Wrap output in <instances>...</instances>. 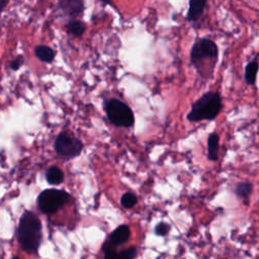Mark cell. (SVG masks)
Returning <instances> with one entry per match:
<instances>
[{
    "label": "cell",
    "mask_w": 259,
    "mask_h": 259,
    "mask_svg": "<svg viewBox=\"0 0 259 259\" xmlns=\"http://www.w3.org/2000/svg\"><path fill=\"white\" fill-rule=\"evenodd\" d=\"M219 57V48L211 38L196 39L190 51V62L202 76L212 74Z\"/></svg>",
    "instance_id": "1"
},
{
    "label": "cell",
    "mask_w": 259,
    "mask_h": 259,
    "mask_svg": "<svg viewBox=\"0 0 259 259\" xmlns=\"http://www.w3.org/2000/svg\"><path fill=\"white\" fill-rule=\"evenodd\" d=\"M42 225L37 217L32 212H25L19 220L17 240L27 252H36L41 243Z\"/></svg>",
    "instance_id": "2"
},
{
    "label": "cell",
    "mask_w": 259,
    "mask_h": 259,
    "mask_svg": "<svg viewBox=\"0 0 259 259\" xmlns=\"http://www.w3.org/2000/svg\"><path fill=\"white\" fill-rule=\"evenodd\" d=\"M222 108L221 95L215 91H209L192 104L186 117L191 123L213 121L221 112Z\"/></svg>",
    "instance_id": "3"
},
{
    "label": "cell",
    "mask_w": 259,
    "mask_h": 259,
    "mask_svg": "<svg viewBox=\"0 0 259 259\" xmlns=\"http://www.w3.org/2000/svg\"><path fill=\"white\" fill-rule=\"evenodd\" d=\"M106 112L110 122L115 127L131 128L135 124V115L131 108L118 99H110L106 104Z\"/></svg>",
    "instance_id": "4"
},
{
    "label": "cell",
    "mask_w": 259,
    "mask_h": 259,
    "mask_svg": "<svg viewBox=\"0 0 259 259\" xmlns=\"http://www.w3.org/2000/svg\"><path fill=\"white\" fill-rule=\"evenodd\" d=\"M70 198L68 192L59 189L44 190L37 197V207L44 214H54Z\"/></svg>",
    "instance_id": "5"
},
{
    "label": "cell",
    "mask_w": 259,
    "mask_h": 259,
    "mask_svg": "<svg viewBox=\"0 0 259 259\" xmlns=\"http://www.w3.org/2000/svg\"><path fill=\"white\" fill-rule=\"evenodd\" d=\"M83 145L77 138L69 136L67 134H60L56 139L55 150L56 152L64 158H73L81 153Z\"/></svg>",
    "instance_id": "6"
},
{
    "label": "cell",
    "mask_w": 259,
    "mask_h": 259,
    "mask_svg": "<svg viewBox=\"0 0 259 259\" xmlns=\"http://www.w3.org/2000/svg\"><path fill=\"white\" fill-rule=\"evenodd\" d=\"M59 6L67 15L75 17L83 11V0H59Z\"/></svg>",
    "instance_id": "7"
},
{
    "label": "cell",
    "mask_w": 259,
    "mask_h": 259,
    "mask_svg": "<svg viewBox=\"0 0 259 259\" xmlns=\"http://www.w3.org/2000/svg\"><path fill=\"white\" fill-rule=\"evenodd\" d=\"M208 0H189L188 10L186 13V21L196 22L200 18L207 6Z\"/></svg>",
    "instance_id": "8"
},
{
    "label": "cell",
    "mask_w": 259,
    "mask_h": 259,
    "mask_svg": "<svg viewBox=\"0 0 259 259\" xmlns=\"http://www.w3.org/2000/svg\"><path fill=\"white\" fill-rule=\"evenodd\" d=\"M130 237H131V230L129 226L121 225L111 234L109 241L116 247L128 242Z\"/></svg>",
    "instance_id": "9"
},
{
    "label": "cell",
    "mask_w": 259,
    "mask_h": 259,
    "mask_svg": "<svg viewBox=\"0 0 259 259\" xmlns=\"http://www.w3.org/2000/svg\"><path fill=\"white\" fill-rule=\"evenodd\" d=\"M219 142L220 137L217 133H212L208 138V159L210 161H217L219 158Z\"/></svg>",
    "instance_id": "10"
},
{
    "label": "cell",
    "mask_w": 259,
    "mask_h": 259,
    "mask_svg": "<svg viewBox=\"0 0 259 259\" xmlns=\"http://www.w3.org/2000/svg\"><path fill=\"white\" fill-rule=\"evenodd\" d=\"M258 71H259V62H258L257 58H255L254 60H252L251 62H249L247 64V66L245 68L244 78H245V81L247 84H249V85L255 84Z\"/></svg>",
    "instance_id": "11"
},
{
    "label": "cell",
    "mask_w": 259,
    "mask_h": 259,
    "mask_svg": "<svg viewBox=\"0 0 259 259\" xmlns=\"http://www.w3.org/2000/svg\"><path fill=\"white\" fill-rule=\"evenodd\" d=\"M46 177L48 183L53 185H58L60 184H62L64 181V174L62 170L56 166H53L48 170Z\"/></svg>",
    "instance_id": "12"
},
{
    "label": "cell",
    "mask_w": 259,
    "mask_h": 259,
    "mask_svg": "<svg viewBox=\"0 0 259 259\" xmlns=\"http://www.w3.org/2000/svg\"><path fill=\"white\" fill-rule=\"evenodd\" d=\"M37 57L43 62L50 63L55 58V52L47 46H38L36 48Z\"/></svg>",
    "instance_id": "13"
},
{
    "label": "cell",
    "mask_w": 259,
    "mask_h": 259,
    "mask_svg": "<svg viewBox=\"0 0 259 259\" xmlns=\"http://www.w3.org/2000/svg\"><path fill=\"white\" fill-rule=\"evenodd\" d=\"M253 189V186L250 183L244 182V183H240L238 184L235 187V193L237 196L243 198V200H246V198L249 197V195L251 194Z\"/></svg>",
    "instance_id": "14"
},
{
    "label": "cell",
    "mask_w": 259,
    "mask_h": 259,
    "mask_svg": "<svg viewBox=\"0 0 259 259\" xmlns=\"http://www.w3.org/2000/svg\"><path fill=\"white\" fill-rule=\"evenodd\" d=\"M67 31L74 37H81L85 32V25L80 21H72L67 26Z\"/></svg>",
    "instance_id": "15"
},
{
    "label": "cell",
    "mask_w": 259,
    "mask_h": 259,
    "mask_svg": "<svg viewBox=\"0 0 259 259\" xmlns=\"http://www.w3.org/2000/svg\"><path fill=\"white\" fill-rule=\"evenodd\" d=\"M137 203H138V197L135 193H132V192H127L123 194L121 198V204L126 209L134 208L137 205Z\"/></svg>",
    "instance_id": "16"
},
{
    "label": "cell",
    "mask_w": 259,
    "mask_h": 259,
    "mask_svg": "<svg viewBox=\"0 0 259 259\" xmlns=\"http://www.w3.org/2000/svg\"><path fill=\"white\" fill-rule=\"evenodd\" d=\"M103 250L105 253V258L104 259H116L117 252H116V247L112 245L110 241H107L104 246Z\"/></svg>",
    "instance_id": "17"
},
{
    "label": "cell",
    "mask_w": 259,
    "mask_h": 259,
    "mask_svg": "<svg viewBox=\"0 0 259 259\" xmlns=\"http://www.w3.org/2000/svg\"><path fill=\"white\" fill-rule=\"evenodd\" d=\"M136 256H137V249L136 247L132 246L125 250H122L121 252H118L116 259H135Z\"/></svg>",
    "instance_id": "18"
},
{
    "label": "cell",
    "mask_w": 259,
    "mask_h": 259,
    "mask_svg": "<svg viewBox=\"0 0 259 259\" xmlns=\"http://www.w3.org/2000/svg\"><path fill=\"white\" fill-rule=\"evenodd\" d=\"M170 226L166 223H159L155 227V234L158 236H165L169 233Z\"/></svg>",
    "instance_id": "19"
},
{
    "label": "cell",
    "mask_w": 259,
    "mask_h": 259,
    "mask_svg": "<svg viewBox=\"0 0 259 259\" xmlns=\"http://www.w3.org/2000/svg\"><path fill=\"white\" fill-rule=\"evenodd\" d=\"M23 63H24L23 58L19 57L18 59L13 60V61L11 62V64H10V67H11L13 70H17L19 67H21V66L23 65Z\"/></svg>",
    "instance_id": "20"
},
{
    "label": "cell",
    "mask_w": 259,
    "mask_h": 259,
    "mask_svg": "<svg viewBox=\"0 0 259 259\" xmlns=\"http://www.w3.org/2000/svg\"><path fill=\"white\" fill-rule=\"evenodd\" d=\"M7 2H8V0H0V12L4 9Z\"/></svg>",
    "instance_id": "21"
},
{
    "label": "cell",
    "mask_w": 259,
    "mask_h": 259,
    "mask_svg": "<svg viewBox=\"0 0 259 259\" xmlns=\"http://www.w3.org/2000/svg\"><path fill=\"white\" fill-rule=\"evenodd\" d=\"M101 1H103L105 4H110V5L112 4V0H101Z\"/></svg>",
    "instance_id": "22"
},
{
    "label": "cell",
    "mask_w": 259,
    "mask_h": 259,
    "mask_svg": "<svg viewBox=\"0 0 259 259\" xmlns=\"http://www.w3.org/2000/svg\"><path fill=\"white\" fill-rule=\"evenodd\" d=\"M12 259H19V258H17V257H14V258H12Z\"/></svg>",
    "instance_id": "23"
},
{
    "label": "cell",
    "mask_w": 259,
    "mask_h": 259,
    "mask_svg": "<svg viewBox=\"0 0 259 259\" xmlns=\"http://www.w3.org/2000/svg\"><path fill=\"white\" fill-rule=\"evenodd\" d=\"M257 57H259V53H258V54H257Z\"/></svg>",
    "instance_id": "24"
}]
</instances>
